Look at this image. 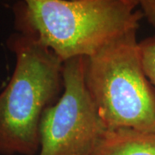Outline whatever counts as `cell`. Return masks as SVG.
Listing matches in <instances>:
<instances>
[{
	"mask_svg": "<svg viewBox=\"0 0 155 155\" xmlns=\"http://www.w3.org/2000/svg\"><path fill=\"white\" fill-rule=\"evenodd\" d=\"M121 0H18L13 6L18 33L52 50L63 62L91 57L133 30L144 17Z\"/></svg>",
	"mask_w": 155,
	"mask_h": 155,
	"instance_id": "obj_1",
	"label": "cell"
},
{
	"mask_svg": "<svg viewBox=\"0 0 155 155\" xmlns=\"http://www.w3.org/2000/svg\"><path fill=\"white\" fill-rule=\"evenodd\" d=\"M7 46L16 65L0 93V154L35 155L40 150L41 119L59 93L64 62L18 32L9 37Z\"/></svg>",
	"mask_w": 155,
	"mask_h": 155,
	"instance_id": "obj_2",
	"label": "cell"
},
{
	"mask_svg": "<svg viewBox=\"0 0 155 155\" xmlns=\"http://www.w3.org/2000/svg\"><path fill=\"white\" fill-rule=\"evenodd\" d=\"M136 32L87 58L85 82L107 130L155 131V91L145 72Z\"/></svg>",
	"mask_w": 155,
	"mask_h": 155,
	"instance_id": "obj_3",
	"label": "cell"
},
{
	"mask_svg": "<svg viewBox=\"0 0 155 155\" xmlns=\"http://www.w3.org/2000/svg\"><path fill=\"white\" fill-rule=\"evenodd\" d=\"M86 57L63 64L64 92L43 112L38 155H92L106 130L85 82Z\"/></svg>",
	"mask_w": 155,
	"mask_h": 155,
	"instance_id": "obj_4",
	"label": "cell"
},
{
	"mask_svg": "<svg viewBox=\"0 0 155 155\" xmlns=\"http://www.w3.org/2000/svg\"><path fill=\"white\" fill-rule=\"evenodd\" d=\"M92 155H155V131L106 129Z\"/></svg>",
	"mask_w": 155,
	"mask_h": 155,
	"instance_id": "obj_5",
	"label": "cell"
},
{
	"mask_svg": "<svg viewBox=\"0 0 155 155\" xmlns=\"http://www.w3.org/2000/svg\"><path fill=\"white\" fill-rule=\"evenodd\" d=\"M145 72L155 91V35L140 42Z\"/></svg>",
	"mask_w": 155,
	"mask_h": 155,
	"instance_id": "obj_6",
	"label": "cell"
},
{
	"mask_svg": "<svg viewBox=\"0 0 155 155\" xmlns=\"http://www.w3.org/2000/svg\"><path fill=\"white\" fill-rule=\"evenodd\" d=\"M140 11L151 26L155 28V0H137Z\"/></svg>",
	"mask_w": 155,
	"mask_h": 155,
	"instance_id": "obj_7",
	"label": "cell"
},
{
	"mask_svg": "<svg viewBox=\"0 0 155 155\" xmlns=\"http://www.w3.org/2000/svg\"><path fill=\"white\" fill-rule=\"evenodd\" d=\"M121 1H122L123 3H126L129 5L134 6V7H136V6L139 5L137 0H121Z\"/></svg>",
	"mask_w": 155,
	"mask_h": 155,
	"instance_id": "obj_8",
	"label": "cell"
}]
</instances>
